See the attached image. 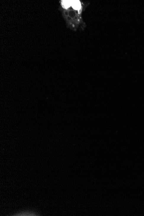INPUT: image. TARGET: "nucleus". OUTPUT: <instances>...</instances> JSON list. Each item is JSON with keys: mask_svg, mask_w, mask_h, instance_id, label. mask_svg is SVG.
<instances>
[{"mask_svg": "<svg viewBox=\"0 0 144 216\" xmlns=\"http://www.w3.org/2000/svg\"><path fill=\"white\" fill-rule=\"evenodd\" d=\"M15 216H36L34 214H31V213H21V214H17Z\"/></svg>", "mask_w": 144, "mask_h": 216, "instance_id": "nucleus-1", "label": "nucleus"}]
</instances>
